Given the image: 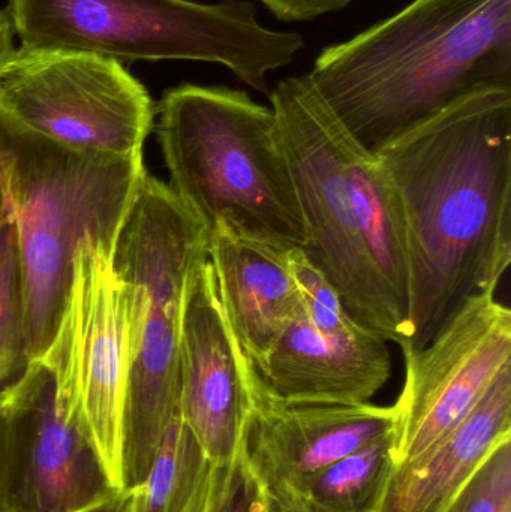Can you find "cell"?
<instances>
[{
	"label": "cell",
	"mask_w": 511,
	"mask_h": 512,
	"mask_svg": "<svg viewBox=\"0 0 511 512\" xmlns=\"http://www.w3.org/2000/svg\"><path fill=\"white\" fill-rule=\"evenodd\" d=\"M404 222L420 349L511 262V90L462 99L375 150Z\"/></svg>",
	"instance_id": "1"
},
{
	"label": "cell",
	"mask_w": 511,
	"mask_h": 512,
	"mask_svg": "<svg viewBox=\"0 0 511 512\" xmlns=\"http://www.w3.org/2000/svg\"><path fill=\"white\" fill-rule=\"evenodd\" d=\"M269 96L302 213L300 251L356 324L404 345L410 336L407 245L383 167L333 116L308 75L279 81Z\"/></svg>",
	"instance_id": "2"
},
{
	"label": "cell",
	"mask_w": 511,
	"mask_h": 512,
	"mask_svg": "<svg viewBox=\"0 0 511 512\" xmlns=\"http://www.w3.org/2000/svg\"><path fill=\"white\" fill-rule=\"evenodd\" d=\"M309 81L375 152L462 99L511 90V0H414L321 51Z\"/></svg>",
	"instance_id": "3"
},
{
	"label": "cell",
	"mask_w": 511,
	"mask_h": 512,
	"mask_svg": "<svg viewBox=\"0 0 511 512\" xmlns=\"http://www.w3.org/2000/svg\"><path fill=\"white\" fill-rule=\"evenodd\" d=\"M146 176L143 155L72 149L0 110V191L17 237L30 360L50 342L78 245L90 237L116 249Z\"/></svg>",
	"instance_id": "4"
},
{
	"label": "cell",
	"mask_w": 511,
	"mask_h": 512,
	"mask_svg": "<svg viewBox=\"0 0 511 512\" xmlns=\"http://www.w3.org/2000/svg\"><path fill=\"white\" fill-rule=\"evenodd\" d=\"M170 189L207 234L218 222L288 249L305 243L302 213L272 107L242 90L183 84L158 107Z\"/></svg>",
	"instance_id": "5"
},
{
	"label": "cell",
	"mask_w": 511,
	"mask_h": 512,
	"mask_svg": "<svg viewBox=\"0 0 511 512\" xmlns=\"http://www.w3.org/2000/svg\"><path fill=\"white\" fill-rule=\"evenodd\" d=\"M21 47L83 51L119 63L195 60L221 63L269 93L267 74L293 62L299 33L261 26L246 0H8Z\"/></svg>",
	"instance_id": "6"
},
{
	"label": "cell",
	"mask_w": 511,
	"mask_h": 512,
	"mask_svg": "<svg viewBox=\"0 0 511 512\" xmlns=\"http://www.w3.org/2000/svg\"><path fill=\"white\" fill-rule=\"evenodd\" d=\"M209 234L170 186L147 174L120 231L114 265L143 297L125 409L126 490L149 471L180 415V334L189 276Z\"/></svg>",
	"instance_id": "7"
},
{
	"label": "cell",
	"mask_w": 511,
	"mask_h": 512,
	"mask_svg": "<svg viewBox=\"0 0 511 512\" xmlns=\"http://www.w3.org/2000/svg\"><path fill=\"white\" fill-rule=\"evenodd\" d=\"M140 286L123 279L114 249L78 245L62 312L38 361L50 373L57 409L95 451L108 484L126 492L125 409L140 331Z\"/></svg>",
	"instance_id": "8"
},
{
	"label": "cell",
	"mask_w": 511,
	"mask_h": 512,
	"mask_svg": "<svg viewBox=\"0 0 511 512\" xmlns=\"http://www.w3.org/2000/svg\"><path fill=\"white\" fill-rule=\"evenodd\" d=\"M0 110L72 149L143 155L155 107L146 87L113 59L20 47L0 66Z\"/></svg>",
	"instance_id": "9"
},
{
	"label": "cell",
	"mask_w": 511,
	"mask_h": 512,
	"mask_svg": "<svg viewBox=\"0 0 511 512\" xmlns=\"http://www.w3.org/2000/svg\"><path fill=\"white\" fill-rule=\"evenodd\" d=\"M405 382L396 400L395 466L449 435L511 366V312L492 292L468 298L420 349L401 348Z\"/></svg>",
	"instance_id": "10"
},
{
	"label": "cell",
	"mask_w": 511,
	"mask_h": 512,
	"mask_svg": "<svg viewBox=\"0 0 511 512\" xmlns=\"http://www.w3.org/2000/svg\"><path fill=\"white\" fill-rule=\"evenodd\" d=\"M3 405L0 499L12 512H81L120 495L77 427L60 414L50 373L32 361Z\"/></svg>",
	"instance_id": "11"
},
{
	"label": "cell",
	"mask_w": 511,
	"mask_h": 512,
	"mask_svg": "<svg viewBox=\"0 0 511 512\" xmlns=\"http://www.w3.org/2000/svg\"><path fill=\"white\" fill-rule=\"evenodd\" d=\"M393 426V406L285 403L257 370L239 454L264 495L287 507L314 475Z\"/></svg>",
	"instance_id": "12"
},
{
	"label": "cell",
	"mask_w": 511,
	"mask_h": 512,
	"mask_svg": "<svg viewBox=\"0 0 511 512\" xmlns=\"http://www.w3.org/2000/svg\"><path fill=\"white\" fill-rule=\"evenodd\" d=\"M257 367L234 334L209 258L186 286L180 334V418L215 468L239 456Z\"/></svg>",
	"instance_id": "13"
},
{
	"label": "cell",
	"mask_w": 511,
	"mask_h": 512,
	"mask_svg": "<svg viewBox=\"0 0 511 512\" xmlns=\"http://www.w3.org/2000/svg\"><path fill=\"white\" fill-rule=\"evenodd\" d=\"M257 370L290 405H365L389 381L392 357L383 337L354 321L317 327L302 307Z\"/></svg>",
	"instance_id": "14"
},
{
	"label": "cell",
	"mask_w": 511,
	"mask_h": 512,
	"mask_svg": "<svg viewBox=\"0 0 511 512\" xmlns=\"http://www.w3.org/2000/svg\"><path fill=\"white\" fill-rule=\"evenodd\" d=\"M291 252L245 236L225 222H218L209 233L207 258L222 307L257 369L303 307Z\"/></svg>",
	"instance_id": "15"
},
{
	"label": "cell",
	"mask_w": 511,
	"mask_h": 512,
	"mask_svg": "<svg viewBox=\"0 0 511 512\" xmlns=\"http://www.w3.org/2000/svg\"><path fill=\"white\" fill-rule=\"evenodd\" d=\"M511 438V366L476 408L413 462L395 466L378 512H446L495 447Z\"/></svg>",
	"instance_id": "16"
},
{
	"label": "cell",
	"mask_w": 511,
	"mask_h": 512,
	"mask_svg": "<svg viewBox=\"0 0 511 512\" xmlns=\"http://www.w3.org/2000/svg\"><path fill=\"white\" fill-rule=\"evenodd\" d=\"M213 469L179 415L168 426L144 480L126 490L123 512H198Z\"/></svg>",
	"instance_id": "17"
},
{
	"label": "cell",
	"mask_w": 511,
	"mask_h": 512,
	"mask_svg": "<svg viewBox=\"0 0 511 512\" xmlns=\"http://www.w3.org/2000/svg\"><path fill=\"white\" fill-rule=\"evenodd\" d=\"M393 468L390 430L318 472L282 508L290 512H378Z\"/></svg>",
	"instance_id": "18"
},
{
	"label": "cell",
	"mask_w": 511,
	"mask_h": 512,
	"mask_svg": "<svg viewBox=\"0 0 511 512\" xmlns=\"http://www.w3.org/2000/svg\"><path fill=\"white\" fill-rule=\"evenodd\" d=\"M23 279L11 219L0 234V405L29 369Z\"/></svg>",
	"instance_id": "19"
},
{
	"label": "cell",
	"mask_w": 511,
	"mask_h": 512,
	"mask_svg": "<svg viewBox=\"0 0 511 512\" xmlns=\"http://www.w3.org/2000/svg\"><path fill=\"white\" fill-rule=\"evenodd\" d=\"M446 512H511V438L492 450Z\"/></svg>",
	"instance_id": "20"
},
{
	"label": "cell",
	"mask_w": 511,
	"mask_h": 512,
	"mask_svg": "<svg viewBox=\"0 0 511 512\" xmlns=\"http://www.w3.org/2000/svg\"><path fill=\"white\" fill-rule=\"evenodd\" d=\"M198 512H266V496L240 454L230 465L213 469Z\"/></svg>",
	"instance_id": "21"
},
{
	"label": "cell",
	"mask_w": 511,
	"mask_h": 512,
	"mask_svg": "<svg viewBox=\"0 0 511 512\" xmlns=\"http://www.w3.org/2000/svg\"><path fill=\"white\" fill-rule=\"evenodd\" d=\"M279 20L311 21L341 11L356 0H260Z\"/></svg>",
	"instance_id": "22"
},
{
	"label": "cell",
	"mask_w": 511,
	"mask_h": 512,
	"mask_svg": "<svg viewBox=\"0 0 511 512\" xmlns=\"http://www.w3.org/2000/svg\"><path fill=\"white\" fill-rule=\"evenodd\" d=\"M14 30L6 9H0V66L14 51Z\"/></svg>",
	"instance_id": "23"
},
{
	"label": "cell",
	"mask_w": 511,
	"mask_h": 512,
	"mask_svg": "<svg viewBox=\"0 0 511 512\" xmlns=\"http://www.w3.org/2000/svg\"><path fill=\"white\" fill-rule=\"evenodd\" d=\"M123 501H125V493H120V495L111 496L107 501L81 512H122Z\"/></svg>",
	"instance_id": "24"
},
{
	"label": "cell",
	"mask_w": 511,
	"mask_h": 512,
	"mask_svg": "<svg viewBox=\"0 0 511 512\" xmlns=\"http://www.w3.org/2000/svg\"><path fill=\"white\" fill-rule=\"evenodd\" d=\"M8 221V212H6L5 198H3L2 191H0V234H2L3 225Z\"/></svg>",
	"instance_id": "25"
},
{
	"label": "cell",
	"mask_w": 511,
	"mask_h": 512,
	"mask_svg": "<svg viewBox=\"0 0 511 512\" xmlns=\"http://www.w3.org/2000/svg\"><path fill=\"white\" fill-rule=\"evenodd\" d=\"M266 496V495H264ZM266 512H290L285 510V508L279 507L276 502H273L272 499L267 498L266 496Z\"/></svg>",
	"instance_id": "26"
},
{
	"label": "cell",
	"mask_w": 511,
	"mask_h": 512,
	"mask_svg": "<svg viewBox=\"0 0 511 512\" xmlns=\"http://www.w3.org/2000/svg\"><path fill=\"white\" fill-rule=\"evenodd\" d=\"M3 426H5V415H3V405H0V459H2Z\"/></svg>",
	"instance_id": "27"
},
{
	"label": "cell",
	"mask_w": 511,
	"mask_h": 512,
	"mask_svg": "<svg viewBox=\"0 0 511 512\" xmlns=\"http://www.w3.org/2000/svg\"><path fill=\"white\" fill-rule=\"evenodd\" d=\"M0 512H12V511H9L8 508H6L5 505H3V502L0 501Z\"/></svg>",
	"instance_id": "28"
},
{
	"label": "cell",
	"mask_w": 511,
	"mask_h": 512,
	"mask_svg": "<svg viewBox=\"0 0 511 512\" xmlns=\"http://www.w3.org/2000/svg\"><path fill=\"white\" fill-rule=\"evenodd\" d=\"M122 512H123V510H122Z\"/></svg>",
	"instance_id": "29"
}]
</instances>
